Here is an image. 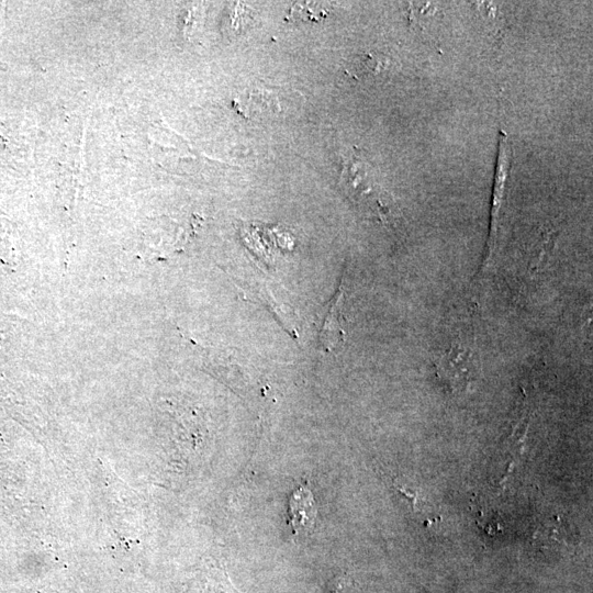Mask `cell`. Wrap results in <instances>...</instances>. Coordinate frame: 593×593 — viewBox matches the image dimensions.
Segmentation results:
<instances>
[{
    "label": "cell",
    "mask_w": 593,
    "mask_h": 593,
    "mask_svg": "<svg viewBox=\"0 0 593 593\" xmlns=\"http://www.w3.org/2000/svg\"><path fill=\"white\" fill-rule=\"evenodd\" d=\"M478 356L462 344H454L436 362L437 374L452 390H465L480 374Z\"/></svg>",
    "instance_id": "obj_1"
},
{
    "label": "cell",
    "mask_w": 593,
    "mask_h": 593,
    "mask_svg": "<svg viewBox=\"0 0 593 593\" xmlns=\"http://www.w3.org/2000/svg\"><path fill=\"white\" fill-rule=\"evenodd\" d=\"M316 505L311 491L305 486L295 490L289 500V526L294 535L307 533L315 524Z\"/></svg>",
    "instance_id": "obj_2"
},
{
    "label": "cell",
    "mask_w": 593,
    "mask_h": 593,
    "mask_svg": "<svg viewBox=\"0 0 593 593\" xmlns=\"http://www.w3.org/2000/svg\"><path fill=\"white\" fill-rule=\"evenodd\" d=\"M343 302L344 288L339 286L329 303L320 334L321 343L326 351L339 349L345 342V332L342 325Z\"/></svg>",
    "instance_id": "obj_3"
},
{
    "label": "cell",
    "mask_w": 593,
    "mask_h": 593,
    "mask_svg": "<svg viewBox=\"0 0 593 593\" xmlns=\"http://www.w3.org/2000/svg\"><path fill=\"white\" fill-rule=\"evenodd\" d=\"M234 101L237 109L242 110L246 116L261 111H278L279 109L276 96L262 89L246 90L245 98L239 96Z\"/></svg>",
    "instance_id": "obj_4"
},
{
    "label": "cell",
    "mask_w": 593,
    "mask_h": 593,
    "mask_svg": "<svg viewBox=\"0 0 593 593\" xmlns=\"http://www.w3.org/2000/svg\"><path fill=\"white\" fill-rule=\"evenodd\" d=\"M383 66L381 59L371 54H366L360 56L354 64L355 74L366 75L371 72H379L380 68Z\"/></svg>",
    "instance_id": "obj_5"
}]
</instances>
